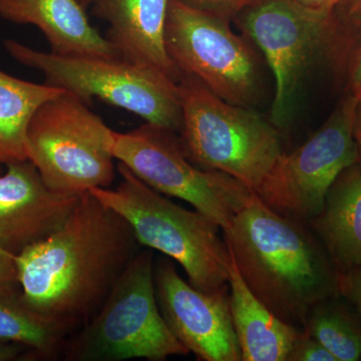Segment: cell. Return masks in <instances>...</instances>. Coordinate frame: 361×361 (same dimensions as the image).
I'll return each instance as SVG.
<instances>
[{
	"label": "cell",
	"instance_id": "cell-31",
	"mask_svg": "<svg viewBox=\"0 0 361 361\" xmlns=\"http://www.w3.org/2000/svg\"></svg>",
	"mask_w": 361,
	"mask_h": 361
},
{
	"label": "cell",
	"instance_id": "cell-4",
	"mask_svg": "<svg viewBox=\"0 0 361 361\" xmlns=\"http://www.w3.org/2000/svg\"><path fill=\"white\" fill-rule=\"evenodd\" d=\"M177 84L180 140L188 158L257 191L284 153L279 130L250 108L220 99L193 77L182 75Z\"/></svg>",
	"mask_w": 361,
	"mask_h": 361
},
{
	"label": "cell",
	"instance_id": "cell-18",
	"mask_svg": "<svg viewBox=\"0 0 361 361\" xmlns=\"http://www.w3.org/2000/svg\"><path fill=\"white\" fill-rule=\"evenodd\" d=\"M66 90L0 70V166L28 160L27 130L35 111Z\"/></svg>",
	"mask_w": 361,
	"mask_h": 361
},
{
	"label": "cell",
	"instance_id": "cell-13",
	"mask_svg": "<svg viewBox=\"0 0 361 361\" xmlns=\"http://www.w3.org/2000/svg\"><path fill=\"white\" fill-rule=\"evenodd\" d=\"M80 197L52 191L30 160L9 164L0 175V245L16 255L47 238Z\"/></svg>",
	"mask_w": 361,
	"mask_h": 361
},
{
	"label": "cell",
	"instance_id": "cell-3",
	"mask_svg": "<svg viewBox=\"0 0 361 361\" xmlns=\"http://www.w3.org/2000/svg\"><path fill=\"white\" fill-rule=\"evenodd\" d=\"M118 186L89 192L127 221L140 245L179 263L190 283L200 290L228 285L231 255L220 226L199 211L169 200L123 164L118 163Z\"/></svg>",
	"mask_w": 361,
	"mask_h": 361
},
{
	"label": "cell",
	"instance_id": "cell-12",
	"mask_svg": "<svg viewBox=\"0 0 361 361\" xmlns=\"http://www.w3.org/2000/svg\"><path fill=\"white\" fill-rule=\"evenodd\" d=\"M154 280L161 315L189 353L202 361H242L229 284L217 290H200L180 277L170 258L155 262Z\"/></svg>",
	"mask_w": 361,
	"mask_h": 361
},
{
	"label": "cell",
	"instance_id": "cell-19",
	"mask_svg": "<svg viewBox=\"0 0 361 361\" xmlns=\"http://www.w3.org/2000/svg\"><path fill=\"white\" fill-rule=\"evenodd\" d=\"M73 327L33 310L20 294L0 293V341L23 344L39 357L63 348Z\"/></svg>",
	"mask_w": 361,
	"mask_h": 361
},
{
	"label": "cell",
	"instance_id": "cell-26",
	"mask_svg": "<svg viewBox=\"0 0 361 361\" xmlns=\"http://www.w3.org/2000/svg\"><path fill=\"white\" fill-rule=\"evenodd\" d=\"M0 293L20 294L16 255L0 245Z\"/></svg>",
	"mask_w": 361,
	"mask_h": 361
},
{
	"label": "cell",
	"instance_id": "cell-9",
	"mask_svg": "<svg viewBox=\"0 0 361 361\" xmlns=\"http://www.w3.org/2000/svg\"><path fill=\"white\" fill-rule=\"evenodd\" d=\"M269 66L275 80L270 123L288 129L304 78L318 59L334 58L331 14L310 13L289 0H256L235 18Z\"/></svg>",
	"mask_w": 361,
	"mask_h": 361
},
{
	"label": "cell",
	"instance_id": "cell-15",
	"mask_svg": "<svg viewBox=\"0 0 361 361\" xmlns=\"http://www.w3.org/2000/svg\"><path fill=\"white\" fill-rule=\"evenodd\" d=\"M0 18L39 28L59 56L118 58L80 0H0Z\"/></svg>",
	"mask_w": 361,
	"mask_h": 361
},
{
	"label": "cell",
	"instance_id": "cell-11",
	"mask_svg": "<svg viewBox=\"0 0 361 361\" xmlns=\"http://www.w3.org/2000/svg\"><path fill=\"white\" fill-rule=\"evenodd\" d=\"M357 101L348 92L317 132L280 156L255 192L266 206L305 223L320 213L334 180L357 163L353 135Z\"/></svg>",
	"mask_w": 361,
	"mask_h": 361
},
{
	"label": "cell",
	"instance_id": "cell-20",
	"mask_svg": "<svg viewBox=\"0 0 361 361\" xmlns=\"http://www.w3.org/2000/svg\"><path fill=\"white\" fill-rule=\"evenodd\" d=\"M337 295L313 306L303 330L320 342L337 361L361 360V318L338 302Z\"/></svg>",
	"mask_w": 361,
	"mask_h": 361
},
{
	"label": "cell",
	"instance_id": "cell-27",
	"mask_svg": "<svg viewBox=\"0 0 361 361\" xmlns=\"http://www.w3.org/2000/svg\"><path fill=\"white\" fill-rule=\"evenodd\" d=\"M39 357L32 349L20 343L0 341V361L32 360Z\"/></svg>",
	"mask_w": 361,
	"mask_h": 361
},
{
	"label": "cell",
	"instance_id": "cell-16",
	"mask_svg": "<svg viewBox=\"0 0 361 361\" xmlns=\"http://www.w3.org/2000/svg\"><path fill=\"white\" fill-rule=\"evenodd\" d=\"M337 272L361 265V168L345 169L325 197L322 210L307 223Z\"/></svg>",
	"mask_w": 361,
	"mask_h": 361
},
{
	"label": "cell",
	"instance_id": "cell-23",
	"mask_svg": "<svg viewBox=\"0 0 361 361\" xmlns=\"http://www.w3.org/2000/svg\"><path fill=\"white\" fill-rule=\"evenodd\" d=\"M180 2L220 16L224 20H235L242 11L256 0H179Z\"/></svg>",
	"mask_w": 361,
	"mask_h": 361
},
{
	"label": "cell",
	"instance_id": "cell-2",
	"mask_svg": "<svg viewBox=\"0 0 361 361\" xmlns=\"http://www.w3.org/2000/svg\"><path fill=\"white\" fill-rule=\"evenodd\" d=\"M223 235L252 293L291 326L303 330L313 306L338 295V272L310 225L275 212L257 195Z\"/></svg>",
	"mask_w": 361,
	"mask_h": 361
},
{
	"label": "cell",
	"instance_id": "cell-6",
	"mask_svg": "<svg viewBox=\"0 0 361 361\" xmlns=\"http://www.w3.org/2000/svg\"><path fill=\"white\" fill-rule=\"evenodd\" d=\"M4 44L20 65L40 71L45 84L71 92L85 104L96 97L151 125L180 132L178 84L160 71L121 58L59 56L13 39L4 40Z\"/></svg>",
	"mask_w": 361,
	"mask_h": 361
},
{
	"label": "cell",
	"instance_id": "cell-8",
	"mask_svg": "<svg viewBox=\"0 0 361 361\" xmlns=\"http://www.w3.org/2000/svg\"><path fill=\"white\" fill-rule=\"evenodd\" d=\"M114 155L159 193L187 202L226 229L255 192L232 176L198 167L174 132L146 123L115 132Z\"/></svg>",
	"mask_w": 361,
	"mask_h": 361
},
{
	"label": "cell",
	"instance_id": "cell-25",
	"mask_svg": "<svg viewBox=\"0 0 361 361\" xmlns=\"http://www.w3.org/2000/svg\"><path fill=\"white\" fill-rule=\"evenodd\" d=\"M338 295L348 301L361 318V265L338 273Z\"/></svg>",
	"mask_w": 361,
	"mask_h": 361
},
{
	"label": "cell",
	"instance_id": "cell-24",
	"mask_svg": "<svg viewBox=\"0 0 361 361\" xmlns=\"http://www.w3.org/2000/svg\"><path fill=\"white\" fill-rule=\"evenodd\" d=\"M348 77V92L361 94V33L349 44L343 61Z\"/></svg>",
	"mask_w": 361,
	"mask_h": 361
},
{
	"label": "cell",
	"instance_id": "cell-22",
	"mask_svg": "<svg viewBox=\"0 0 361 361\" xmlns=\"http://www.w3.org/2000/svg\"><path fill=\"white\" fill-rule=\"evenodd\" d=\"M287 361H337L336 358L329 353L314 337L307 332L299 334Z\"/></svg>",
	"mask_w": 361,
	"mask_h": 361
},
{
	"label": "cell",
	"instance_id": "cell-17",
	"mask_svg": "<svg viewBox=\"0 0 361 361\" xmlns=\"http://www.w3.org/2000/svg\"><path fill=\"white\" fill-rule=\"evenodd\" d=\"M228 284L242 361H287L302 330L278 318L252 293L232 257Z\"/></svg>",
	"mask_w": 361,
	"mask_h": 361
},
{
	"label": "cell",
	"instance_id": "cell-1",
	"mask_svg": "<svg viewBox=\"0 0 361 361\" xmlns=\"http://www.w3.org/2000/svg\"><path fill=\"white\" fill-rule=\"evenodd\" d=\"M140 247L127 221L87 192L56 231L16 254L21 299L75 329L102 307Z\"/></svg>",
	"mask_w": 361,
	"mask_h": 361
},
{
	"label": "cell",
	"instance_id": "cell-21",
	"mask_svg": "<svg viewBox=\"0 0 361 361\" xmlns=\"http://www.w3.org/2000/svg\"><path fill=\"white\" fill-rule=\"evenodd\" d=\"M332 20L337 51L343 59L349 44L361 33V0H338L332 11Z\"/></svg>",
	"mask_w": 361,
	"mask_h": 361
},
{
	"label": "cell",
	"instance_id": "cell-30",
	"mask_svg": "<svg viewBox=\"0 0 361 361\" xmlns=\"http://www.w3.org/2000/svg\"><path fill=\"white\" fill-rule=\"evenodd\" d=\"M80 1L87 9L89 8L90 4H92V0H80Z\"/></svg>",
	"mask_w": 361,
	"mask_h": 361
},
{
	"label": "cell",
	"instance_id": "cell-5",
	"mask_svg": "<svg viewBox=\"0 0 361 361\" xmlns=\"http://www.w3.org/2000/svg\"><path fill=\"white\" fill-rule=\"evenodd\" d=\"M154 267L152 249L135 254L102 307L77 336L66 341V360L163 361L189 355L161 315Z\"/></svg>",
	"mask_w": 361,
	"mask_h": 361
},
{
	"label": "cell",
	"instance_id": "cell-10",
	"mask_svg": "<svg viewBox=\"0 0 361 361\" xmlns=\"http://www.w3.org/2000/svg\"><path fill=\"white\" fill-rule=\"evenodd\" d=\"M229 23L170 0L166 49L180 75L196 78L227 103L250 108L260 90V66L250 45L232 32Z\"/></svg>",
	"mask_w": 361,
	"mask_h": 361
},
{
	"label": "cell",
	"instance_id": "cell-29",
	"mask_svg": "<svg viewBox=\"0 0 361 361\" xmlns=\"http://www.w3.org/2000/svg\"><path fill=\"white\" fill-rule=\"evenodd\" d=\"M353 135H355L356 149H357V163L361 168V94L358 96L357 106H356Z\"/></svg>",
	"mask_w": 361,
	"mask_h": 361
},
{
	"label": "cell",
	"instance_id": "cell-14",
	"mask_svg": "<svg viewBox=\"0 0 361 361\" xmlns=\"http://www.w3.org/2000/svg\"><path fill=\"white\" fill-rule=\"evenodd\" d=\"M170 0H92V14L106 21V39L118 58L155 68L178 82L180 75L166 49Z\"/></svg>",
	"mask_w": 361,
	"mask_h": 361
},
{
	"label": "cell",
	"instance_id": "cell-7",
	"mask_svg": "<svg viewBox=\"0 0 361 361\" xmlns=\"http://www.w3.org/2000/svg\"><path fill=\"white\" fill-rule=\"evenodd\" d=\"M115 130L87 104L65 92L35 111L27 130L28 160L52 191L80 197L110 188L116 177Z\"/></svg>",
	"mask_w": 361,
	"mask_h": 361
},
{
	"label": "cell",
	"instance_id": "cell-28",
	"mask_svg": "<svg viewBox=\"0 0 361 361\" xmlns=\"http://www.w3.org/2000/svg\"><path fill=\"white\" fill-rule=\"evenodd\" d=\"M295 6L318 14H331L338 0H289Z\"/></svg>",
	"mask_w": 361,
	"mask_h": 361
}]
</instances>
